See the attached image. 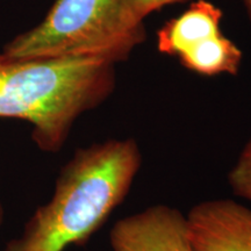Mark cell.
Masks as SVG:
<instances>
[{"mask_svg": "<svg viewBox=\"0 0 251 251\" xmlns=\"http://www.w3.org/2000/svg\"><path fill=\"white\" fill-rule=\"evenodd\" d=\"M141 164L134 139H112L76 150L59 172L51 199L1 251H63L85 243L128 196Z\"/></svg>", "mask_w": 251, "mask_h": 251, "instance_id": "obj_1", "label": "cell"}, {"mask_svg": "<svg viewBox=\"0 0 251 251\" xmlns=\"http://www.w3.org/2000/svg\"><path fill=\"white\" fill-rule=\"evenodd\" d=\"M117 63L97 56L15 58L0 52V118L31 125L37 148L57 152L75 122L105 102Z\"/></svg>", "mask_w": 251, "mask_h": 251, "instance_id": "obj_2", "label": "cell"}, {"mask_svg": "<svg viewBox=\"0 0 251 251\" xmlns=\"http://www.w3.org/2000/svg\"><path fill=\"white\" fill-rule=\"evenodd\" d=\"M144 24H135L127 0H56L39 24L6 43L15 58L97 56L124 62L146 40Z\"/></svg>", "mask_w": 251, "mask_h": 251, "instance_id": "obj_3", "label": "cell"}, {"mask_svg": "<svg viewBox=\"0 0 251 251\" xmlns=\"http://www.w3.org/2000/svg\"><path fill=\"white\" fill-rule=\"evenodd\" d=\"M109 243L113 251H196L186 215L161 203L115 222Z\"/></svg>", "mask_w": 251, "mask_h": 251, "instance_id": "obj_4", "label": "cell"}, {"mask_svg": "<svg viewBox=\"0 0 251 251\" xmlns=\"http://www.w3.org/2000/svg\"><path fill=\"white\" fill-rule=\"evenodd\" d=\"M196 251H251V209L230 199L197 203L186 215Z\"/></svg>", "mask_w": 251, "mask_h": 251, "instance_id": "obj_5", "label": "cell"}, {"mask_svg": "<svg viewBox=\"0 0 251 251\" xmlns=\"http://www.w3.org/2000/svg\"><path fill=\"white\" fill-rule=\"evenodd\" d=\"M222 17V11L213 2L197 0L157 30V50L163 55L179 57L202 41L221 34Z\"/></svg>", "mask_w": 251, "mask_h": 251, "instance_id": "obj_6", "label": "cell"}, {"mask_svg": "<svg viewBox=\"0 0 251 251\" xmlns=\"http://www.w3.org/2000/svg\"><path fill=\"white\" fill-rule=\"evenodd\" d=\"M242 58L241 49L222 33L202 41L178 57L185 69L201 76H235Z\"/></svg>", "mask_w": 251, "mask_h": 251, "instance_id": "obj_7", "label": "cell"}, {"mask_svg": "<svg viewBox=\"0 0 251 251\" xmlns=\"http://www.w3.org/2000/svg\"><path fill=\"white\" fill-rule=\"evenodd\" d=\"M228 181L234 194L251 202V139L229 172Z\"/></svg>", "mask_w": 251, "mask_h": 251, "instance_id": "obj_8", "label": "cell"}, {"mask_svg": "<svg viewBox=\"0 0 251 251\" xmlns=\"http://www.w3.org/2000/svg\"><path fill=\"white\" fill-rule=\"evenodd\" d=\"M183 1L185 0H127V12L133 23L142 25L152 12L158 11L166 5Z\"/></svg>", "mask_w": 251, "mask_h": 251, "instance_id": "obj_9", "label": "cell"}, {"mask_svg": "<svg viewBox=\"0 0 251 251\" xmlns=\"http://www.w3.org/2000/svg\"><path fill=\"white\" fill-rule=\"evenodd\" d=\"M244 5H246V9H247V13L249 15V19L251 21V0H244Z\"/></svg>", "mask_w": 251, "mask_h": 251, "instance_id": "obj_10", "label": "cell"}, {"mask_svg": "<svg viewBox=\"0 0 251 251\" xmlns=\"http://www.w3.org/2000/svg\"><path fill=\"white\" fill-rule=\"evenodd\" d=\"M2 218H4V209H2V205L1 202H0V225H1L2 222Z\"/></svg>", "mask_w": 251, "mask_h": 251, "instance_id": "obj_11", "label": "cell"}, {"mask_svg": "<svg viewBox=\"0 0 251 251\" xmlns=\"http://www.w3.org/2000/svg\"><path fill=\"white\" fill-rule=\"evenodd\" d=\"M243 1H244V0H243Z\"/></svg>", "mask_w": 251, "mask_h": 251, "instance_id": "obj_12", "label": "cell"}]
</instances>
